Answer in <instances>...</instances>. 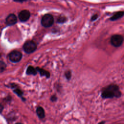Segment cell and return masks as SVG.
I'll return each mask as SVG.
<instances>
[{"instance_id": "obj_19", "label": "cell", "mask_w": 124, "mask_h": 124, "mask_svg": "<svg viewBox=\"0 0 124 124\" xmlns=\"http://www.w3.org/2000/svg\"><path fill=\"white\" fill-rule=\"evenodd\" d=\"M27 0H14V1H16V2H23L24 1H26Z\"/></svg>"}, {"instance_id": "obj_15", "label": "cell", "mask_w": 124, "mask_h": 124, "mask_svg": "<svg viewBox=\"0 0 124 124\" xmlns=\"http://www.w3.org/2000/svg\"><path fill=\"white\" fill-rule=\"evenodd\" d=\"M65 76L67 79H70L71 77V73L70 71H67L65 73Z\"/></svg>"}, {"instance_id": "obj_18", "label": "cell", "mask_w": 124, "mask_h": 124, "mask_svg": "<svg viewBox=\"0 0 124 124\" xmlns=\"http://www.w3.org/2000/svg\"><path fill=\"white\" fill-rule=\"evenodd\" d=\"M3 109V107L1 104H0V113L2 112Z\"/></svg>"}, {"instance_id": "obj_7", "label": "cell", "mask_w": 124, "mask_h": 124, "mask_svg": "<svg viewBox=\"0 0 124 124\" xmlns=\"http://www.w3.org/2000/svg\"><path fill=\"white\" fill-rule=\"evenodd\" d=\"M17 22V17L15 15L11 14L8 16L6 19V22L8 25H13Z\"/></svg>"}, {"instance_id": "obj_4", "label": "cell", "mask_w": 124, "mask_h": 124, "mask_svg": "<svg viewBox=\"0 0 124 124\" xmlns=\"http://www.w3.org/2000/svg\"><path fill=\"white\" fill-rule=\"evenodd\" d=\"M124 41L123 37L119 34H115L111 37L110 42L112 46L115 47H119L122 45Z\"/></svg>"}, {"instance_id": "obj_14", "label": "cell", "mask_w": 124, "mask_h": 124, "mask_svg": "<svg viewBox=\"0 0 124 124\" xmlns=\"http://www.w3.org/2000/svg\"><path fill=\"white\" fill-rule=\"evenodd\" d=\"M66 20V17L63 16H60L57 19V22L60 23H63V22H65Z\"/></svg>"}, {"instance_id": "obj_20", "label": "cell", "mask_w": 124, "mask_h": 124, "mask_svg": "<svg viewBox=\"0 0 124 124\" xmlns=\"http://www.w3.org/2000/svg\"><path fill=\"white\" fill-rule=\"evenodd\" d=\"M105 124V122L104 121H102V122H101L98 123V124Z\"/></svg>"}, {"instance_id": "obj_17", "label": "cell", "mask_w": 124, "mask_h": 124, "mask_svg": "<svg viewBox=\"0 0 124 124\" xmlns=\"http://www.w3.org/2000/svg\"><path fill=\"white\" fill-rule=\"evenodd\" d=\"M56 99H57V97H56L55 95H53V96H52L51 97V101H55L56 100Z\"/></svg>"}, {"instance_id": "obj_12", "label": "cell", "mask_w": 124, "mask_h": 124, "mask_svg": "<svg viewBox=\"0 0 124 124\" xmlns=\"http://www.w3.org/2000/svg\"><path fill=\"white\" fill-rule=\"evenodd\" d=\"M6 67L5 63L2 61H0V72H3Z\"/></svg>"}, {"instance_id": "obj_2", "label": "cell", "mask_w": 124, "mask_h": 124, "mask_svg": "<svg viewBox=\"0 0 124 124\" xmlns=\"http://www.w3.org/2000/svg\"><path fill=\"white\" fill-rule=\"evenodd\" d=\"M54 23V18L52 15L46 14L42 18L41 24L43 26L47 28L51 26Z\"/></svg>"}, {"instance_id": "obj_6", "label": "cell", "mask_w": 124, "mask_h": 124, "mask_svg": "<svg viewBox=\"0 0 124 124\" xmlns=\"http://www.w3.org/2000/svg\"><path fill=\"white\" fill-rule=\"evenodd\" d=\"M30 12L27 10H24L21 11L18 15V18L19 20L22 22H25L27 21L30 17Z\"/></svg>"}, {"instance_id": "obj_8", "label": "cell", "mask_w": 124, "mask_h": 124, "mask_svg": "<svg viewBox=\"0 0 124 124\" xmlns=\"http://www.w3.org/2000/svg\"><path fill=\"white\" fill-rule=\"evenodd\" d=\"M36 70L37 72L39 73L41 76H46L47 78L50 77V73L48 71H46V70L39 67H37Z\"/></svg>"}, {"instance_id": "obj_13", "label": "cell", "mask_w": 124, "mask_h": 124, "mask_svg": "<svg viewBox=\"0 0 124 124\" xmlns=\"http://www.w3.org/2000/svg\"><path fill=\"white\" fill-rule=\"evenodd\" d=\"M14 92L15 93H16L18 96L21 97L22 99H23V98H22V95H23V92H22V91H21L20 90H19V89H16L14 90Z\"/></svg>"}, {"instance_id": "obj_10", "label": "cell", "mask_w": 124, "mask_h": 124, "mask_svg": "<svg viewBox=\"0 0 124 124\" xmlns=\"http://www.w3.org/2000/svg\"><path fill=\"white\" fill-rule=\"evenodd\" d=\"M36 113L38 117L40 119H43L45 116V111L44 109L41 107L37 108L36 109Z\"/></svg>"}, {"instance_id": "obj_16", "label": "cell", "mask_w": 124, "mask_h": 124, "mask_svg": "<svg viewBox=\"0 0 124 124\" xmlns=\"http://www.w3.org/2000/svg\"><path fill=\"white\" fill-rule=\"evenodd\" d=\"M97 16H97V15H93V16H92V18H91V20H92V21L95 20V19L97 18Z\"/></svg>"}, {"instance_id": "obj_11", "label": "cell", "mask_w": 124, "mask_h": 124, "mask_svg": "<svg viewBox=\"0 0 124 124\" xmlns=\"http://www.w3.org/2000/svg\"><path fill=\"white\" fill-rule=\"evenodd\" d=\"M124 15V13L123 12H119L117 13H116L115 15H114L111 18L110 20H117L121 17H122L123 15Z\"/></svg>"}, {"instance_id": "obj_5", "label": "cell", "mask_w": 124, "mask_h": 124, "mask_svg": "<svg viewBox=\"0 0 124 124\" xmlns=\"http://www.w3.org/2000/svg\"><path fill=\"white\" fill-rule=\"evenodd\" d=\"M22 57V53L17 50H14L12 51L9 55L10 60L13 62H19Z\"/></svg>"}, {"instance_id": "obj_1", "label": "cell", "mask_w": 124, "mask_h": 124, "mask_svg": "<svg viewBox=\"0 0 124 124\" xmlns=\"http://www.w3.org/2000/svg\"><path fill=\"white\" fill-rule=\"evenodd\" d=\"M121 93L119 87L115 84H110L105 88L101 93L102 97L103 98H112L119 97Z\"/></svg>"}, {"instance_id": "obj_3", "label": "cell", "mask_w": 124, "mask_h": 124, "mask_svg": "<svg viewBox=\"0 0 124 124\" xmlns=\"http://www.w3.org/2000/svg\"><path fill=\"white\" fill-rule=\"evenodd\" d=\"M23 47L24 51L27 53H31L36 50L37 46L34 42L32 41H28L25 42Z\"/></svg>"}, {"instance_id": "obj_21", "label": "cell", "mask_w": 124, "mask_h": 124, "mask_svg": "<svg viewBox=\"0 0 124 124\" xmlns=\"http://www.w3.org/2000/svg\"><path fill=\"white\" fill-rule=\"evenodd\" d=\"M21 124V123H17V124Z\"/></svg>"}, {"instance_id": "obj_9", "label": "cell", "mask_w": 124, "mask_h": 124, "mask_svg": "<svg viewBox=\"0 0 124 124\" xmlns=\"http://www.w3.org/2000/svg\"><path fill=\"white\" fill-rule=\"evenodd\" d=\"M37 71L36 70V68H35L31 66H28L26 70V74L29 75H35L37 74Z\"/></svg>"}]
</instances>
